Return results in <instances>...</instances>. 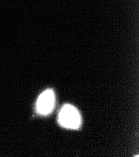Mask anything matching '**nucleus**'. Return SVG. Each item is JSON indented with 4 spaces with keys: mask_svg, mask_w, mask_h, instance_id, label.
<instances>
[{
    "mask_svg": "<svg viewBox=\"0 0 139 157\" xmlns=\"http://www.w3.org/2000/svg\"><path fill=\"white\" fill-rule=\"evenodd\" d=\"M58 121L62 127L69 129H78L81 125V117L79 111L71 105H65L62 107Z\"/></svg>",
    "mask_w": 139,
    "mask_h": 157,
    "instance_id": "nucleus-1",
    "label": "nucleus"
},
{
    "mask_svg": "<svg viewBox=\"0 0 139 157\" xmlns=\"http://www.w3.org/2000/svg\"><path fill=\"white\" fill-rule=\"evenodd\" d=\"M54 104L55 95L53 90H47L39 97L36 103V110L41 115H48L53 112Z\"/></svg>",
    "mask_w": 139,
    "mask_h": 157,
    "instance_id": "nucleus-2",
    "label": "nucleus"
}]
</instances>
